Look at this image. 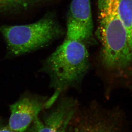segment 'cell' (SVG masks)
<instances>
[{
	"mask_svg": "<svg viewBox=\"0 0 132 132\" xmlns=\"http://www.w3.org/2000/svg\"><path fill=\"white\" fill-rule=\"evenodd\" d=\"M120 0H98V35L101 57L108 70L119 71L132 63V51L126 30L118 14Z\"/></svg>",
	"mask_w": 132,
	"mask_h": 132,
	"instance_id": "cell-1",
	"label": "cell"
},
{
	"mask_svg": "<svg viewBox=\"0 0 132 132\" xmlns=\"http://www.w3.org/2000/svg\"><path fill=\"white\" fill-rule=\"evenodd\" d=\"M89 65L86 46L79 41L65 39L46 59L43 68L50 76L51 86L55 90L48 100L50 105L53 104L61 92L80 83Z\"/></svg>",
	"mask_w": 132,
	"mask_h": 132,
	"instance_id": "cell-2",
	"label": "cell"
},
{
	"mask_svg": "<svg viewBox=\"0 0 132 132\" xmlns=\"http://www.w3.org/2000/svg\"><path fill=\"white\" fill-rule=\"evenodd\" d=\"M62 29L48 16L30 24L0 26L8 56L15 57L41 48L59 38Z\"/></svg>",
	"mask_w": 132,
	"mask_h": 132,
	"instance_id": "cell-3",
	"label": "cell"
},
{
	"mask_svg": "<svg viewBox=\"0 0 132 132\" xmlns=\"http://www.w3.org/2000/svg\"><path fill=\"white\" fill-rule=\"evenodd\" d=\"M66 39L94 43L90 0H72L67 14Z\"/></svg>",
	"mask_w": 132,
	"mask_h": 132,
	"instance_id": "cell-4",
	"label": "cell"
},
{
	"mask_svg": "<svg viewBox=\"0 0 132 132\" xmlns=\"http://www.w3.org/2000/svg\"><path fill=\"white\" fill-rule=\"evenodd\" d=\"M45 103L36 98L24 97L10 106L8 127L14 132H24L38 117Z\"/></svg>",
	"mask_w": 132,
	"mask_h": 132,
	"instance_id": "cell-5",
	"label": "cell"
},
{
	"mask_svg": "<svg viewBox=\"0 0 132 132\" xmlns=\"http://www.w3.org/2000/svg\"><path fill=\"white\" fill-rule=\"evenodd\" d=\"M75 111L73 100H65L47 114L43 123L50 132H65Z\"/></svg>",
	"mask_w": 132,
	"mask_h": 132,
	"instance_id": "cell-6",
	"label": "cell"
},
{
	"mask_svg": "<svg viewBox=\"0 0 132 132\" xmlns=\"http://www.w3.org/2000/svg\"><path fill=\"white\" fill-rule=\"evenodd\" d=\"M118 10L120 18L125 28L132 51V0H120Z\"/></svg>",
	"mask_w": 132,
	"mask_h": 132,
	"instance_id": "cell-7",
	"label": "cell"
},
{
	"mask_svg": "<svg viewBox=\"0 0 132 132\" xmlns=\"http://www.w3.org/2000/svg\"><path fill=\"white\" fill-rule=\"evenodd\" d=\"M114 123L103 119L88 123L83 127V132H118Z\"/></svg>",
	"mask_w": 132,
	"mask_h": 132,
	"instance_id": "cell-8",
	"label": "cell"
},
{
	"mask_svg": "<svg viewBox=\"0 0 132 132\" xmlns=\"http://www.w3.org/2000/svg\"><path fill=\"white\" fill-rule=\"evenodd\" d=\"M36 0H0V14L15 11L26 7Z\"/></svg>",
	"mask_w": 132,
	"mask_h": 132,
	"instance_id": "cell-9",
	"label": "cell"
},
{
	"mask_svg": "<svg viewBox=\"0 0 132 132\" xmlns=\"http://www.w3.org/2000/svg\"><path fill=\"white\" fill-rule=\"evenodd\" d=\"M0 132H14L10 130L8 127H0Z\"/></svg>",
	"mask_w": 132,
	"mask_h": 132,
	"instance_id": "cell-10",
	"label": "cell"
},
{
	"mask_svg": "<svg viewBox=\"0 0 132 132\" xmlns=\"http://www.w3.org/2000/svg\"><path fill=\"white\" fill-rule=\"evenodd\" d=\"M29 132H37V130H36L35 127H34V125L33 126V127L29 130Z\"/></svg>",
	"mask_w": 132,
	"mask_h": 132,
	"instance_id": "cell-11",
	"label": "cell"
},
{
	"mask_svg": "<svg viewBox=\"0 0 132 132\" xmlns=\"http://www.w3.org/2000/svg\"><path fill=\"white\" fill-rule=\"evenodd\" d=\"M77 132H83L82 130H77Z\"/></svg>",
	"mask_w": 132,
	"mask_h": 132,
	"instance_id": "cell-12",
	"label": "cell"
}]
</instances>
